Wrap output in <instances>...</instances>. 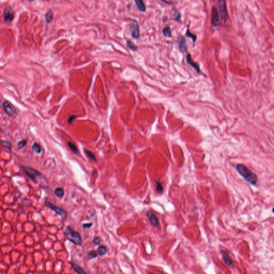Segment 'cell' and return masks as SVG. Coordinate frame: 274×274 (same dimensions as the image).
<instances>
[{"label": "cell", "instance_id": "14", "mask_svg": "<svg viewBox=\"0 0 274 274\" xmlns=\"http://www.w3.org/2000/svg\"><path fill=\"white\" fill-rule=\"evenodd\" d=\"M134 2L136 3V5L137 8L138 9L139 11L141 12H145L146 10V5L145 4V3L142 0H135Z\"/></svg>", "mask_w": 274, "mask_h": 274}, {"label": "cell", "instance_id": "17", "mask_svg": "<svg viewBox=\"0 0 274 274\" xmlns=\"http://www.w3.org/2000/svg\"><path fill=\"white\" fill-rule=\"evenodd\" d=\"M71 264H72V266L73 268V269L75 270L77 273L78 274H87L86 273V272L84 271L83 269L81 268V267L78 266L77 264H75V263H71Z\"/></svg>", "mask_w": 274, "mask_h": 274}, {"label": "cell", "instance_id": "27", "mask_svg": "<svg viewBox=\"0 0 274 274\" xmlns=\"http://www.w3.org/2000/svg\"><path fill=\"white\" fill-rule=\"evenodd\" d=\"M1 145L3 147L8 149H11L12 147V145L10 143L4 140H1Z\"/></svg>", "mask_w": 274, "mask_h": 274}, {"label": "cell", "instance_id": "31", "mask_svg": "<svg viewBox=\"0 0 274 274\" xmlns=\"http://www.w3.org/2000/svg\"><path fill=\"white\" fill-rule=\"evenodd\" d=\"M92 225L93 224L91 223H85L83 225V227H84V229H89L91 227Z\"/></svg>", "mask_w": 274, "mask_h": 274}, {"label": "cell", "instance_id": "11", "mask_svg": "<svg viewBox=\"0 0 274 274\" xmlns=\"http://www.w3.org/2000/svg\"><path fill=\"white\" fill-rule=\"evenodd\" d=\"M46 206H47L48 208H49L50 209L52 210L53 211H55V213L56 214H58V215H60L62 217H65L66 216V213L65 212V210H64L63 209H61L60 208L52 204V203H50V202H47L46 204Z\"/></svg>", "mask_w": 274, "mask_h": 274}, {"label": "cell", "instance_id": "23", "mask_svg": "<svg viewBox=\"0 0 274 274\" xmlns=\"http://www.w3.org/2000/svg\"><path fill=\"white\" fill-rule=\"evenodd\" d=\"M68 146L69 147V148H70L71 150L72 151H73L74 153H75V154L78 153V149L77 148V147L76 146V145L75 144H73L71 142H68Z\"/></svg>", "mask_w": 274, "mask_h": 274}, {"label": "cell", "instance_id": "21", "mask_svg": "<svg viewBox=\"0 0 274 274\" xmlns=\"http://www.w3.org/2000/svg\"><path fill=\"white\" fill-rule=\"evenodd\" d=\"M107 253V248L105 246L101 245L97 248V253L100 256H105Z\"/></svg>", "mask_w": 274, "mask_h": 274}, {"label": "cell", "instance_id": "15", "mask_svg": "<svg viewBox=\"0 0 274 274\" xmlns=\"http://www.w3.org/2000/svg\"><path fill=\"white\" fill-rule=\"evenodd\" d=\"M172 19L176 21H181V13L179 11L176 9H173Z\"/></svg>", "mask_w": 274, "mask_h": 274}, {"label": "cell", "instance_id": "29", "mask_svg": "<svg viewBox=\"0 0 274 274\" xmlns=\"http://www.w3.org/2000/svg\"><path fill=\"white\" fill-rule=\"evenodd\" d=\"M26 141L25 140H23L19 142L18 144V148L19 149L23 148V147H25V146L26 145Z\"/></svg>", "mask_w": 274, "mask_h": 274}, {"label": "cell", "instance_id": "24", "mask_svg": "<svg viewBox=\"0 0 274 274\" xmlns=\"http://www.w3.org/2000/svg\"><path fill=\"white\" fill-rule=\"evenodd\" d=\"M32 150H33V151H35V152L37 153H38V154H39V153H40L41 152V147L38 144V143H35L33 144V146H32Z\"/></svg>", "mask_w": 274, "mask_h": 274}, {"label": "cell", "instance_id": "33", "mask_svg": "<svg viewBox=\"0 0 274 274\" xmlns=\"http://www.w3.org/2000/svg\"><path fill=\"white\" fill-rule=\"evenodd\" d=\"M148 274H153V273H149Z\"/></svg>", "mask_w": 274, "mask_h": 274}, {"label": "cell", "instance_id": "20", "mask_svg": "<svg viewBox=\"0 0 274 274\" xmlns=\"http://www.w3.org/2000/svg\"><path fill=\"white\" fill-rule=\"evenodd\" d=\"M84 152L85 153L86 155V156L89 157V159L94 161H97V159L96 157H95L94 154L91 151H89V150L86 149H84Z\"/></svg>", "mask_w": 274, "mask_h": 274}, {"label": "cell", "instance_id": "19", "mask_svg": "<svg viewBox=\"0 0 274 274\" xmlns=\"http://www.w3.org/2000/svg\"><path fill=\"white\" fill-rule=\"evenodd\" d=\"M185 35L186 37L189 38H191V39L192 40L193 42H196V38H197L196 35V34L192 33L190 31V30H189L188 28V30H187L186 32Z\"/></svg>", "mask_w": 274, "mask_h": 274}, {"label": "cell", "instance_id": "10", "mask_svg": "<svg viewBox=\"0 0 274 274\" xmlns=\"http://www.w3.org/2000/svg\"><path fill=\"white\" fill-rule=\"evenodd\" d=\"M186 62L194 70H196L197 73H198V74L202 73L201 70H200V65H199L198 63H196V62H194L193 60L192 56H191V55L190 54H188L186 55Z\"/></svg>", "mask_w": 274, "mask_h": 274}, {"label": "cell", "instance_id": "22", "mask_svg": "<svg viewBox=\"0 0 274 274\" xmlns=\"http://www.w3.org/2000/svg\"><path fill=\"white\" fill-rule=\"evenodd\" d=\"M54 193H55V196H58V198H62L64 196V192L63 188H56L55 189Z\"/></svg>", "mask_w": 274, "mask_h": 274}, {"label": "cell", "instance_id": "3", "mask_svg": "<svg viewBox=\"0 0 274 274\" xmlns=\"http://www.w3.org/2000/svg\"><path fill=\"white\" fill-rule=\"evenodd\" d=\"M22 168L25 175H27V176L34 182H37L39 178L42 177L40 173L38 172L37 170L33 169L31 168L26 166H22Z\"/></svg>", "mask_w": 274, "mask_h": 274}, {"label": "cell", "instance_id": "5", "mask_svg": "<svg viewBox=\"0 0 274 274\" xmlns=\"http://www.w3.org/2000/svg\"><path fill=\"white\" fill-rule=\"evenodd\" d=\"M130 32L132 37L137 39L140 37V32H139V26L138 21L135 19H133L130 25Z\"/></svg>", "mask_w": 274, "mask_h": 274}, {"label": "cell", "instance_id": "26", "mask_svg": "<svg viewBox=\"0 0 274 274\" xmlns=\"http://www.w3.org/2000/svg\"><path fill=\"white\" fill-rule=\"evenodd\" d=\"M97 253L96 251L93 250V251H92L89 252L87 255V258L89 260H91L97 258Z\"/></svg>", "mask_w": 274, "mask_h": 274}, {"label": "cell", "instance_id": "8", "mask_svg": "<svg viewBox=\"0 0 274 274\" xmlns=\"http://www.w3.org/2000/svg\"><path fill=\"white\" fill-rule=\"evenodd\" d=\"M3 17L6 21L10 22L13 20L14 17L13 9L10 6H8L4 9L3 11Z\"/></svg>", "mask_w": 274, "mask_h": 274}, {"label": "cell", "instance_id": "13", "mask_svg": "<svg viewBox=\"0 0 274 274\" xmlns=\"http://www.w3.org/2000/svg\"><path fill=\"white\" fill-rule=\"evenodd\" d=\"M221 254H222L223 261L225 262L226 264L230 267H233V264L232 263V261L230 258V256L229 255L228 253H227L226 251H221Z\"/></svg>", "mask_w": 274, "mask_h": 274}, {"label": "cell", "instance_id": "30", "mask_svg": "<svg viewBox=\"0 0 274 274\" xmlns=\"http://www.w3.org/2000/svg\"><path fill=\"white\" fill-rule=\"evenodd\" d=\"M93 243H94L95 245H98L101 243V240L99 237L94 238V239L93 240Z\"/></svg>", "mask_w": 274, "mask_h": 274}, {"label": "cell", "instance_id": "25", "mask_svg": "<svg viewBox=\"0 0 274 274\" xmlns=\"http://www.w3.org/2000/svg\"><path fill=\"white\" fill-rule=\"evenodd\" d=\"M52 17H53V13H52V11H48L47 13L46 14V16H45V18H46V21H47V23H50L52 21Z\"/></svg>", "mask_w": 274, "mask_h": 274}, {"label": "cell", "instance_id": "2", "mask_svg": "<svg viewBox=\"0 0 274 274\" xmlns=\"http://www.w3.org/2000/svg\"><path fill=\"white\" fill-rule=\"evenodd\" d=\"M65 237L68 240L76 245H81L82 238L78 232L72 230L70 227H67L65 231Z\"/></svg>", "mask_w": 274, "mask_h": 274}, {"label": "cell", "instance_id": "7", "mask_svg": "<svg viewBox=\"0 0 274 274\" xmlns=\"http://www.w3.org/2000/svg\"><path fill=\"white\" fill-rule=\"evenodd\" d=\"M3 108L5 113L11 117H15L17 115V112L13 107L8 101L3 102Z\"/></svg>", "mask_w": 274, "mask_h": 274}, {"label": "cell", "instance_id": "1", "mask_svg": "<svg viewBox=\"0 0 274 274\" xmlns=\"http://www.w3.org/2000/svg\"><path fill=\"white\" fill-rule=\"evenodd\" d=\"M238 172L248 183L255 185L258 182L256 175L245 165H238L236 167Z\"/></svg>", "mask_w": 274, "mask_h": 274}, {"label": "cell", "instance_id": "28", "mask_svg": "<svg viewBox=\"0 0 274 274\" xmlns=\"http://www.w3.org/2000/svg\"><path fill=\"white\" fill-rule=\"evenodd\" d=\"M156 191L159 194H161L163 192V188L162 186V184L160 182H157V186H156Z\"/></svg>", "mask_w": 274, "mask_h": 274}, {"label": "cell", "instance_id": "34", "mask_svg": "<svg viewBox=\"0 0 274 274\" xmlns=\"http://www.w3.org/2000/svg\"><path fill=\"white\" fill-rule=\"evenodd\" d=\"M273 213H274V208L273 209Z\"/></svg>", "mask_w": 274, "mask_h": 274}, {"label": "cell", "instance_id": "18", "mask_svg": "<svg viewBox=\"0 0 274 274\" xmlns=\"http://www.w3.org/2000/svg\"><path fill=\"white\" fill-rule=\"evenodd\" d=\"M126 46L130 49L132 50L133 52H136L138 49V47L136 44H134L132 41L128 40L126 41Z\"/></svg>", "mask_w": 274, "mask_h": 274}, {"label": "cell", "instance_id": "32", "mask_svg": "<svg viewBox=\"0 0 274 274\" xmlns=\"http://www.w3.org/2000/svg\"><path fill=\"white\" fill-rule=\"evenodd\" d=\"M167 20L168 18L167 17H163V21H164V22H165V21H167Z\"/></svg>", "mask_w": 274, "mask_h": 274}, {"label": "cell", "instance_id": "16", "mask_svg": "<svg viewBox=\"0 0 274 274\" xmlns=\"http://www.w3.org/2000/svg\"><path fill=\"white\" fill-rule=\"evenodd\" d=\"M162 32L165 38H170L171 37V31L170 26H165L162 30Z\"/></svg>", "mask_w": 274, "mask_h": 274}, {"label": "cell", "instance_id": "9", "mask_svg": "<svg viewBox=\"0 0 274 274\" xmlns=\"http://www.w3.org/2000/svg\"><path fill=\"white\" fill-rule=\"evenodd\" d=\"M178 44L180 52H185L188 50V46L185 38L182 35H179L177 38Z\"/></svg>", "mask_w": 274, "mask_h": 274}, {"label": "cell", "instance_id": "6", "mask_svg": "<svg viewBox=\"0 0 274 274\" xmlns=\"http://www.w3.org/2000/svg\"><path fill=\"white\" fill-rule=\"evenodd\" d=\"M211 23L212 26L214 27H218L220 25L219 22V15L217 8L213 6L211 8Z\"/></svg>", "mask_w": 274, "mask_h": 274}, {"label": "cell", "instance_id": "12", "mask_svg": "<svg viewBox=\"0 0 274 274\" xmlns=\"http://www.w3.org/2000/svg\"><path fill=\"white\" fill-rule=\"evenodd\" d=\"M146 215L152 226H153L154 227H157L159 225V219H157V217L153 213H152L151 211H147Z\"/></svg>", "mask_w": 274, "mask_h": 274}, {"label": "cell", "instance_id": "4", "mask_svg": "<svg viewBox=\"0 0 274 274\" xmlns=\"http://www.w3.org/2000/svg\"><path fill=\"white\" fill-rule=\"evenodd\" d=\"M218 6L219 9V14L221 16V19L223 22H225L227 20L228 17L227 5L225 2L223 0H219L217 1Z\"/></svg>", "mask_w": 274, "mask_h": 274}]
</instances>
